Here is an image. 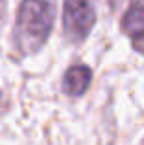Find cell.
Listing matches in <instances>:
<instances>
[{"label": "cell", "mask_w": 144, "mask_h": 145, "mask_svg": "<svg viewBox=\"0 0 144 145\" xmlns=\"http://www.w3.org/2000/svg\"><path fill=\"white\" fill-rule=\"evenodd\" d=\"M55 20L54 0H22L15 22V44L22 53L37 52L50 35Z\"/></svg>", "instance_id": "1"}, {"label": "cell", "mask_w": 144, "mask_h": 145, "mask_svg": "<svg viewBox=\"0 0 144 145\" xmlns=\"http://www.w3.org/2000/svg\"><path fill=\"white\" fill-rule=\"evenodd\" d=\"M96 22L94 0H65L63 4V28L67 39L83 42Z\"/></svg>", "instance_id": "2"}, {"label": "cell", "mask_w": 144, "mask_h": 145, "mask_svg": "<svg viewBox=\"0 0 144 145\" xmlns=\"http://www.w3.org/2000/svg\"><path fill=\"white\" fill-rule=\"evenodd\" d=\"M120 28L131 39L135 50L144 53V0H133L126 9Z\"/></svg>", "instance_id": "3"}, {"label": "cell", "mask_w": 144, "mask_h": 145, "mask_svg": "<svg viewBox=\"0 0 144 145\" xmlns=\"http://www.w3.org/2000/svg\"><path fill=\"white\" fill-rule=\"evenodd\" d=\"M90 79H92V72L89 66H85V64L70 66L63 77V90L67 96H81L89 88Z\"/></svg>", "instance_id": "4"}]
</instances>
